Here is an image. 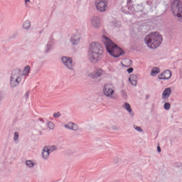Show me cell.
I'll list each match as a JSON object with an SVG mask.
<instances>
[{"label": "cell", "mask_w": 182, "mask_h": 182, "mask_svg": "<svg viewBox=\"0 0 182 182\" xmlns=\"http://www.w3.org/2000/svg\"><path fill=\"white\" fill-rule=\"evenodd\" d=\"M62 60L64 65L69 69H72L73 63L72 59L70 57L63 56L62 58Z\"/></svg>", "instance_id": "obj_9"}, {"label": "cell", "mask_w": 182, "mask_h": 182, "mask_svg": "<svg viewBox=\"0 0 182 182\" xmlns=\"http://www.w3.org/2000/svg\"><path fill=\"white\" fill-rule=\"evenodd\" d=\"M133 69L132 68H130L129 69H128L127 72L129 73H131L133 72Z\"/></svg>", "instance_id": "obj_28"}, {"label": "cell", "mask_w": 182, "mask_h": 182, "mask_svg": "<svg viewBox=\"0 0 182 182\" xmlns=\"http://www.w3.org/2000/svg\"><path fill=\"white\" fill-rule=\"evenodd\" d=\"M102 39L108 52L113 57H119L125 54L124 50L107 37L103 36Z\"/></svg>", "instance_id": "obj_2"}, {"label": "cell", "mask_w": 182, "mask_h": 182, "mask_svg": "<svg viewBox=\"0 0 182 182\" xmlns=\"http://www.w3.org/2000/svg\"><path fill=\"white\" fill-rule=\"evenodd\" d=\"M31 23L30 21L27 20L25 21L23 24V27L24 29L28 30L31 27Z\"/></svg>", "instance_id": "obj_19"}, {"label": "cell", "mask_w": 182, "mask_h": 182, "mask_svg": "<svg viewBox=\"0 0 182 182\" xmlns=\"http://www.w3.org/2000/svg\"><path fill=\"white\" fill-rule=\"evenodd\" d=\"M91 23L93 26L96 28L99 27L101 25L100 19L98 17H93L91 19Z\"/></svg>", "instance_id": "obj_12"}, {"label": "cell", "mask_w": 182, "mask_h": 182, "mask_svg": "<svg viewBox=\"0 0 182 182\" xmlns=\"http://www.w3.org/2000/svg\"><path fill=\"white\" fill-rule=\"evenodd\" d=\"M57 148L55 145H48L45 146L42 149V156L44 159H47L50 154L56 150Z\"/></svg>", "instance_id": "obj_7"}, {"label": "cell", "mask_w": 182, "mask_h": 182, "mask_svg": "<svg viewBox=\"0 0 182 182\" xmlns=\"http://www.w3.org/2000/svg\"><path fill=\"white\" fill-rule=\"evenodd\" d=\"M122 64L125 67H128L132 64V61L128 59H125L122 61Z\"/></svg>", "instance_id": "obj_16"}, {"label": "cell", "mask_w": 182, "mask_h": 182, "mask_svg": "<svg viewBox=\"0 0 182 182\" xmlns=\"http://www.w3.org/2000/svg\"><path fill=\"white\" fill-rule=\"evenodd\" d=\"M104 51L103 47L97 42H93L90 44L88 50V57L92 63L99 61L103 57Z\"/></svg>", "instance_id": "obj_1"}, {"label": "cell", "mask_w": 182, "mask_h": 182, "mask_svg": "<svg viewBox=\"0 0 182 182\" xmlns=\"http://www.w3.org/2000/svg\"><path fill=\"white\" fill-rule=\"evenodd\" d=\"M171 6L174 14L176 17L182 18V3L180 0H174Z\"/></svg>", "instance_id": "obj_5"}, {"label": "cell", "mask_w": 182, "mask_h": 182, "mask_svg": "<svg viewBox=\"0 0 182 182\" xmlns=\"http://www.w3.org/2000/svg\"><path fill=\"white\" fill-rule=\"evenodd\" d=\"M19 138V133L18 132H16L14 133V141L15 142H17Z\"/></svg>", "instance_id": "obj_25"}, {"label": "cell", "mask_w": 182, "mask_h": 182, "mask_svg": "<svg viewBox=\"0 0 182 182\" xmlns=\"http://www.w3.org/2000/svg\"><path fill=\"white\" fill-rule=\"evenodd\" d=\"M95 4L99 10L100 12H104L107 8V0H95Z\"/></svg>", "instance_id": "obj_8"}, {"label": "cell", "mask_w": 182, "mask_h": 182, "mask_svg": "<svg viewBox=\"0 0 182 182\" xmlns=\"http://www.w3.org/2000/svg\"><path fill=\"white\" fill-rule=\"evenodd\" d=\"M124 107L130 113V114H132L133 115V113L132 110V108H131V107L130 105L128 103H127V102H126L125 103L124 105Z\"/></svg>", "instance_id": "obj_20"}, {"label": "cell", "mask_w": 182, "mask_h": 182, "mask_svg": "<svg viewBox=\"0 0 182 182\" xmlns=\"http://www.w3.org/2000/svg\"><path fill=\"white\" fill-rule=\"evenodd\" d=\"M103 73V71L101 69H98L95 70L94 72L90 74V77L92 78H97L101 75Z\"/></svg>", "instance_id": "obj_11"}, {"label": "cell", "mask_w": 182, "mask_h": 182, "mask_svg": "<svg viewBox=\"0 0 182 182\" xmlns=\"http://www.w3.org/2000/svg\"><path fill=\"white\" fill-rule=\"evenodd\" d=\"M133 127L134 128V129H136L137 131H139V132H142L143 130L140 127H138V126H137L134 125L133 126Z\"/></svg>", "instance_id": "obj_26"}, {"label": "cell", "mask_w": 182, "mask_h": 182, "mask_svg": "<svg viewBox=\"0 0 182 182\" xmlns=\"http://www.w3.org/2000/svg\"><path fill=\"white\" fill-rule=\"evenodd\" d=\"M171 93V89L170 88H166L163 93V98L164 99H167L170 96Z\"/></svg>", "instance_id": "obj_15"}, {"label": "cell", "mask_w": 182, "mask_h": 182, "mask_svg": "<svg viewBox=\"0 0 182 182\" xmlns=\"http://www.w3.org/2000/svg\"><path fill=\"white\" fill-rule=\"evenodd\" d=\"M67 128L73 131H76L78 129V127L77 125L73 122H69L65 125Z\"/></svg>", "instance_id": "obj_14"}, {"label": "cell", "mask_w": 182, "mask_h": 182, "mask_svg": "<svg viewBox=\"0 0 182 182\" xmlns=\"http://www.w3.org/2000/svg\"><path fill=\"white\" fill-rule=\"evenodd\" d=\"M163 40L162 36L157 32H151L146 36L144 39L146 45L152 49H155L159 47Z\"/></svg>", "instance_id": "obj_3"}, {"label": "cell", "mask_w": 182, "mask_h": 182, "mask_svg": "<svg viewBox=\"0 0 182 182\" xmlns=\"http://www.w3.org/2000/svg\"><path fill=\"white\" fill-rule=\"evenodd\" d=\"M157 151H158V152H161V148H160V147L159 146H158L157 147Z\"/></svg>", "instance_id": "obj_29"}, {"label": "cell", "mask_w": 182, "mask_h": 182, "mask_svg": "<svg viewBox=\"0 0 182 182\" xmlns=\"http://www.w3.org/2000/svg\"><path fill=\"white\" fill-rule=\"evenodd\" d=\"M129 81L130 83L134 86H136L138 81V77L136 75H132L129 77Z\"/></svg>", "instance_id": "obj_13"}, {"label": "cell", "mask_w": 182, "mask_h": 182, "mask_svg": "<svg viewBox=\"0 0 182 182\" xmlns=\"http://www.w3.org/2000/svg\"><path fill=\"white\" fill-rule=\"evenodd\" d=\"M60 115H61V114H60V113H59V112L55 113H54V115H53V116H54V117H59Z\"/></svg>", "instance_id": "obj_27"}, {"label": "cell", "mask_w": 182, "mask_h": 182, "mask_svg": "<svg viewBox=\"0 0 182 182\" xmlns=\"http://www.w3.org/2000/svg\"><path fill=\"white\" fill-rule=\"evenodd\" d=\"M26 164L29 168H32L34 166V163L30 160H27L26 162Z\"/></svg>", "instance_id": "obj_22"}, {"label": "cell", "mask_w": 182, "mask_h": 182, "mask_svg": "<svg viewBox=\"0 0 182 182\" xmlns=\"http://www.w3.org/2000/svg\"><path fill=\"white\" fill-rule=\"evenodd\" d=\"M103 91L105 95L111 98L114 96L115 93V87L113 84L108 83L104 86Z\"/></svg>", "instance_id": "obj_6"}, {"label": "cell", "mask_w": 182, "mask_h": 182, "mask_svg": "<svg viewBox=\"0 0 182 182\" xmlns=\"http://www.w3.org/2000/svg\"><path fill=\"white\" fill-rule=\"evenodd\" d=\"M48 127L50 129H53L55 127V125L52 122H50L48 123Z\"/></svg>", "instance_id": "obj_23"}, {"label": "cell", "mask_w": 182, "mask_h": 182, "mask_svg": "<svg viewBox=\"0 0 182 182\" xmlns=\"http://www.w3.org/2000/svg\"><path fill=\"white\" fill-rule=\"evenodd\" d=\"M80 38L78 35H75L71 38V41L73 44H75L78 43Z\"/></svg>", "instance_id": "obj_18"}, {"label": "cell", "mask_w": 182, "mask_h": 182, "mask_svg": "<svg viewBox=\"0 0 182 182\" xmlns=\"http://www.w3.org/2000/svg\"><path fill=\"white\" fill-rule=\"evenodd\" d=\"M170 107V104L169 102H166L164 105V108L166 110H168Z\"/></svg>", "instance_id": "obj_24"}, {"label": "cell", "mask_w": 182, "mask_h": 182, "mask_svg": "<svg viewBox=\"0 0 182 182\" xmlns=\"http://www.w3.org/2000/svg\"><path fill=\"white\" fill-rule=\"evenodd\" d=\"M30 70V67L29 66H27L24 69L23 72V75L24 76H26L29 74Z\"/></svg>", "instance_id": "obj_21"}, {"label": "cell", "mask_w": 182, "mask_h": 182, "mask_svg": "<svg viewBox=\"0 0 182 182\" xmlns=\"http://www.w3.org/2000/svg\"><path fill=\"white\" fill-rule=\"evenodd\" d=\"M23 73L19 68H16L12 71L10 79V85L12 88L17 87L20 82Z\"/></svg>", "instance_id": "obj_4"}, {"label": "cell", "mask_w": 182, "mask_h": 182, "mask_svg": "<svg viewBox=\"0 0 182 182\" xmlns=\"http://www.w3.org/2000/svg\"><path fill=\"white\" fill-rule=\"evenodd\" d=\"M160 69L157 67H155L152 69L151 72V75L152 76H156L160 72Z\"/></svg>", "instance_id": "obj_17"}, {"label": "cell", "mask_w": 182, "mask_h": 182, "mask_svg": "<svg viewBox=\"0 0 182 182\" xmlns=\"http://www.w3.org/2000/svg\"><path fill=\"white\" fill-rule=\"evenodd\" d=\"M172 73L169 70H166L159 75L158 78L160 79H168L171 77Z\"/></svg>", "instance_id": "obj_10"}]
</instances>
